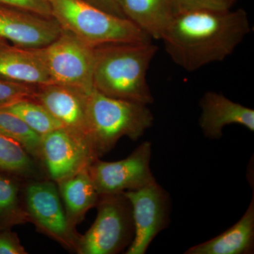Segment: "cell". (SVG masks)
I'll list each match as a JSON object with an SVG mask.
<instances>
[{
  "mask_svg": "<svg viewBox=\"0 0 254 254\" xmlns=\"http://www.w3.org/2000/svg\"><path fill=\"white\" fill-rule=\"evenodd\" d=\"M132 207L134 237L127 254H145L155 237L170 224V195L157 182L124 192Z\"/></svg>",
  "mask_w": 254,
  "mask_h": 254,
  "instance_id": "9",
  "label": "cell"
},
{
  "mask_svg": "<svg viewBox=\"0 0 254 254\" xmlns=\"http://www.w3.org/2000/svg\"><path fill=\"white\" fill-rule=\"evenodd\" d=\"M70 226L76 230L88 210L96 206L99 194L88 168L57 183Z\"/></svg>",
  "mask_w": 254,
  "mask_h": 254,
  "instance_id": "17",
  "label": "cell"
},
{
  "mask_svg": "<svg viewBox=\"0 0 254 254\" xmlns=\"http://www.w3.org/2000/svg\"><path fill=\"white\" fill-rule=\"evenodd\" d=\"M127 19L152 39L161 40L182 9L177 0H118Z\"/></svg>",
  "mask_w": 254,
  "mask_h": 254,
  "instance_id": "14",
  "label": "cell"
},
{
  "mask_svg": "<svg viewBox=\"0 0 254 254\" xmlns=\"http://www.w3.org/2000/svg\"><path fill=\"white\" fill-rule=\"evenodd\" d=\"M158 50L152 41L97 47L94 89L111 98L152 104L154 98L147 81V73Z\"/></svg>",
  "mask_w": 254,
  "mask_h": 254,
  "instance_id": "2",
  "label": "cell"
},
{
  "mask_svg": "<svg viewBox=\"0 0 254 254\" xmlns=\"http://www.w3.org/2000/svg\"><path fill=\"white\" fill-rule=\"evenodd\" d=\"M26 179L0 170V232L30 223L23 201Z\"/></svg>",
  "mask_w": 254,
  "mask_h": 254,
  "instance_id": "18",
  "label": "cell"
},
{
  "mask_svg": "<svg viewBox=\"0 0 254 254\" xmlns=\"http://www.w3.org/2000/svg\"><path fill=\"white\" fill-rule=\"evenodd\" d=\"M81 1L103 10L105 12L109 13L110 14L115 15L119 17L126 18L120 8L118 0H81Z\"/></svg>",
  "mask_w": 254,
  "mask_h": 254,
  "instance_id": "26",
  "label": "cell"
},
{
  "mask_svg": "<svg viewBox=\"0 0 254 254\" xmlns=\"http://www.w3.org/2000/svg\"><path fill=\"white\" fill-rule=\"evenodd\" d=\"M96 218L80 237L76 253L116 254L129 247L134 237L132 207L125 193L99 195Z\"/></svg>",
  "mask_w": 254,
  "mask_h": 254,
  "instance_id": "5",
  "label": "cell"
},
{
  "mask_svg": "<svg viewBox=\"0 0 254 254\" xmlns=\"http://www.w3.org/2000/svg\"><path fill=\"white\" fill-rule=\"evenodd\" d=\"M98 158L88 139L64 127L42 136V167L55 183L88 169Z\"/></svg>",
  "mask_w": 254,
  "mask_h": 254,
  "instance_id": "10",
  "label": "cell"
},
{
  "mask_svg": "<svg viewBox=\"0 0 254 254\" xmlns=\"http://www.w3.org/2000/svg\"><path fill=\"white\" fill-rule=\"evenodd\" d=\"M182 8H206L213 9H230L238 0H177Z\"/></svg>",
  "mask_w": 254,
  "mask_h": 254,
  "instance_id": "25",
  "label": "cell"
},
{
  "mask_svg": "<svg viewBox=\"0 0 254 254\" xmlns=\"http://www.w3.org/2000/svg\"><path fill=\"white\" fill-rule=\"evenodd\" d=\"M0 4L26 10L46 17H53L49 0H0Z\"/></svg>",
  "mask_w": 254,
  "mask_h": 254,
  "instance_id": "23",
  "label": "cell"
},
{
  "mask_svg": "<svg viewBox=\"0 0 254 254\" xmlns=\"http://www.w3.org/2000/svg\"><path fill=\"white\" fill-rule=\"evenodd\" d=\"M0 170L26 180L46 179L41 165L18 142L0 132Z\"/></svg>",
  "mask_w": 254,
  "mask_h": 254,
  "instance_id": "19",
  "label": "cell"
},
{
  "mask_svg": "<svg viewBox=\"0 0 254 254\" xmlns=\"http://www.w3.org/2000/svg\"><path fill=\"white\" fill-rule=\"evenodd\" d=\"M0 110L14 114L41 136L63 127L43 105L36 100H20Z\"/></svg>",
  "mask_w": 254,
  "mask_h": 254,
  "instance_id": "20",
  "label": "cell"
},
{
  "mask_svg": "<svg viewBox=\"0 0 254 254\" xmlns=\"http://www.w3.org/2000/svg\"><path fill=\"white\" fill-rule=\"evenodd\" d=\"M24 247L14 232L9 230L0 232V254H26Z\"/></svg>",
  "mask_w": 254,
  "mask_h": 254,
  "instance_id": "24",
  "label": "cell"
},
{
  "mask_svg": "<svg viewBox=\"0 0 254 254\" xmlns=\"http://www.w3.org/2000/svg\"><path fill=\"white\" fill-rule=\"evenodd\" d=\"M38 86L0 77V108L23 100H36Z\"/></svg>",
  "mask_w": 254,
  "mask_h": 254,
  "instance_id": "22",
  "label": "cell"
},
{
  "mask_svg": "<svg viewBox=\"0 0 254 254\" xmlns=\"http://www.w3.org/2000/svg\"><path fill=\"white\" fill-rule=\"evenodd\" d=\"M151 155V143L145 141L123 160L96 159L88 167V173L98 194L136 190L156 182L150 168Z\"/></svg>",
  "mask_w": 254,
  "mask_h": 254,
  "instance_id": "8",
  "label": "cell"
},
{
  "mask_svg": "<svg viewBox=\"0 0 254 254\" xmlns=\"http://www.w3.org/2000/svg\"><path fill=\"white\" fill-rule=\"evenodd\" d=\"M62 30L53 17L0 4V38L13 46L43 48L56 40Z\"/></svg>",
  "mask_w": 254,
  "mask_h": 254,
  "instance_id": "11",
  "label": "cell"
},
{
  "mask_svg": "<svg viewBox=\"0 0 254 254\" xmlns=\"http://www.w3.org/2000/svg\"><path fill=\"white\" fill-rule=\"evenodd\" d=\"M53 17L63 29L95 48L114 43H145L152 38L126 18L81 0H49Z\"/></svg>",
  "mask_w": 254,
  "mask_h": 254,
  "instance_id": "4",
  "label": "cell"
},
{
  "mask_svg": "<svg viewBox=\"0 0 254 254\" xmlns=\"http://www.w3.org/2000/svg\"><path fill=\"white\" fill-rule=\"evenodd\" d=\"M9 44L8 42L4 41V40L1 39L0 38V49L1 48H4L5 47L9 46Z\"/></svg>",
  "mask_w": 254,
  "mask_h": 254,
  "instance_id": "27",
  "label": "cell"
},
{
  "mask_svg": "<svg viewBox=\"0 0 254 254\" xmlns=\"http://www.w3.org/2000/svg\"><path fill=\"white\" fill-rule=\"evenodd\" d=\"M0 132L22 145L28 154L42 166L41 135L14 114L3 110H0Z\"/></svg>",
  "mask_w": 254,
  "mask_h": 254,
  "instance_id": "21",
  "label": "cell"
},
{
  "mask_svg": "<svg viewBox=\"0 0 254 254\" xmlns=\"http://www.w3.org/2000/svg\"><path fill=\"white\" fill-rule=\"evenodd\" d=\"M0 77L37 86L53 83L34 49L10 45L0 49Z\"/></svg>",
  "mask_w": 254,
  "mask_h": 254,
  "instance_id": "16",
  "label": "cell"
},
{
  "mask_svg": "<svg viewBox=\"0 0 254 254\" xmlns=\"http://www.w3.org/2000/svg\"><path fill=\"white\" fill-rule=\"evenodd\" d=\"M199 105L201 113L198 123L209 139H220L224 128L230 125H242L254 131V110L232 101L221 93L206 92Z\"/></svg>",
  "mask_w": 254,
  "mask_h": 254,
  "instance_id": "13",
  "label": "cell"
},
{
  "mask_svg": "<svg viewBox=\"0 0 254 254\" xmlns=\"http://www.w3.org/2000/svg\"><path fill=\"white\" fill-rule=\"evenodd\" d=\"M254 248V196L242 218L218 236L190 247L185 254H248Z\"/></svg>",
  "mask_w": 254,
  "mask_h": 254,
  "instance_id": "15",
  "label": "cell"
},
{
  "mask_svg": "<svg viewBox=\"0 0 254 254\" xmlns=\"http://www.w3.org/2000/svg\"><path fill=\"white\" fill-rule=\"evenodd\" d=\"M34 50L54 84L69 87L86 94L94 90L95 48L71 32L63 28L56 40Z\"/></svg>",
  "mask_w": 254,
  "mask_h": 254,
  "instance_id": "6",
  "label": "cell"
},
{
  "mask_svg": "<svg viewBox=\"0 0 254 254\" xmlns=\"http://www.w3.org/2000/svg\"><path fill=\"white\" fill-rule=\"evenodd\" d=\"M23 201L37 231L76 252L81 235L68 224L57 183L48 179L26 180Z\"/></svg>",
  "mask_w": 254,
  "mask_h": 254,
  "instance_id": "7",
  "label": "cell"
},
{
  "mask_svg": "<svg viewBox=\"0 0 254 254\" xmlns=\"http://www.w3.org/2000/svg\"><path fill=\"white\" fill-rule=\"evenodd\" d=\"M148 105L107 96L93 90L87 97L88 138L98 158L123 137L137 141L153 126Z\"/></svg>",
  "mask_w": 254,
  "mask_h": 254,
  "instance_id": "3",
  "label": "cell"
},
{
  "mask_svg": "<svg viewBox=\"0 0 254 254\" xmlns=\"http://www.w3.org/2000/svg\"><path fill=\"white\" fill-rule=\"evenodd\" d=\"M88 95L69 87L52 83L38 86L36 101L43 105L64 128L88 140Z\"/></svg>",
  "mask_w": 254,
  "mask_h": 254,
  "instance_id": "12",
  "label": "cell"
},
{
  "mask_svg": "<svg viewBox=\"0 0 254 254\" xmlns=\"http://www.w3.org/2000/svg\"><path fill=\"white\" fill-rule=\"evenodd\" d=\"M250 32L243 9L182 8L161 40L174 63L191 72L226 59Z\"/></svg>",
  "mask_w": 254,
  "mask_h": 254,
  "instance_id": "1",
  "label": "cell"
}]
</instances>
